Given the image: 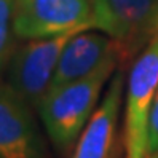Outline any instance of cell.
Returning <instances> with one entry per match:
<instances>
[{
    "label": "cell",
    "instance_id": "obj_11",
    "mask_svg": "<svg viewBox=\"0 0 158 158\" xmlns=\"http://www.w3.org/2000/svg\"><path fill=\"white\" fill-rule=\"evenodd\" d=\"M158 34V6H156V13L153 18V24H152V35Z\"/></svg>",
    "mask_w": 158,
    "mask_h": 158
},
{
    "label": "cell",
    "instance_id": "obj_12",
    "mask_svg": "<svg viewBox=\"0 0 158 158\" xmlns=\"http://www.w3.org/2000/svg\"><path fill=\"white\" fill-rule=\"evenodd\" d=\"M145 158H158V152H152V153H147Z\"/></svg>",
    "mask_w": 158,
    "mask_h": 158
},
{
    "label": "cell",
    "instance_id": "obj_3",
    "mask_svg": "<svg viewBox=\"0 0 158 158\" xmlns=\"http://www.w3.org/2000/svg\"><path fill=\"white\" fill-rule=\"evenodd\" d=\"M75 34L26 40L15 46L5 69V83L34 110L39 109L42 99L50 91L61 53Z\"/></svg>",
    "mask_w": 158,
    "mask_h": 158
},
{
    "label": "cell",
    "instance_id": "obj_10",
    "mask_svg": "<svg viewBox=\"0 0 158 158\" xmlns=\"http://www.w3.org/2000/svg\"><path fill=\"white\" fill-rule=\"evenodd\" d=\"M158 152V91L153 101L150 122H148V153Z\"/></svg>",
    "mask_w": 158,
    "mask_h": 158
},
{
    "label": "cell",
    "instance_id": "obj_5",
    "mask_svg": "<svg viewBox=\"0 0 158 158\" xmlns=\"http://www.w3.org/2000/svg\"><path fill=\"white\" fill-rule=\"evenodd\" d=\"M93 29L114 39L123 61L141 53L152 37L158 0H91Z\"/></svg>",
    "mask_w": 158,
    "mask_h": 158
},
{
    "label": "cell",
    "instance_id": "obj_7",
    "mask_svg": "<svg viewBox=\"0 0 158 158\" xmlns=\"http://www.w3.org/2000/svg\"><path fill=\"white\" fill-rule=\"evenodd\" d=\"M120 62H125L123 53L114 39L104 32H77L61 53L50 89L81 80L107 64Z\"/></svg>",
    "mask_w": 158,
    "mask_h": 158
},
{
    "label": "cell",
    "instance_id": "obj_4",
    "mask_svg": "<svg viewBox=\"0 0 158 158\" xmlns=\"http://www.w3.org/2000/svg\"><path fill=\"white\" fill-rule=\"evenodd\" d=\"M13 29L21 40L93 29L91 0H13Z\"/></svg>",
    "mask_w": 158,
    "mask_h": 158
},
{
    "label": "cell",
    "instance_id": "obj_6",
    "mask_svg": "<svg viewBox=\"0 0 158 158\" xmlns=\"http://www.w3.org/2000/svg\"><path fill=\"white\" fill-rule=\"evenodd\" d=\"M0 158H50L34 109L0 83Z\"/></svg>",
    "mask_w": 158,
    "mask_h": 158
},
{
    "label": "cell",
    "instance_id": "obj_9",
    "mask_svg": "<svg viewBox=\"0 0 158 158\" xmlns=\"http://www.w3.org/2000/svg\"><path fill=\"white\" fill-rule=\"evenodd\" d=\"M13 37V0H0V77L15 50Z\"/></svg>",
    "mask_w": 158,
    "mask_h": 158
},
{
    "label": "cell",
    "instance_id": "obj_8",
    "mask_svg": "<svg viewBox=\"0 0 158 158\" xmlns=\"http://www.w3.org/2000/svg\"><path fill=\"white\" fill-rule=\"evenodd\" d=\"M125 93L122 72L112 77L98 109L81 131L70 158H114L118 117Z\"/></svg>",
    "mask_w": 158,
    "mask_h": 158
},
{
    "label": "cell",
    "instance_id": "obj_2",
    "mask_svg": "<svg viewBox=\"0 0 158 158\" xmlns=\"http://www.w3.org/2000/svg\"><path fill=\"white\" fill-rule=\"evenodd\" d=\"M158 91V34L152 35L136 56L128 75L125 99V158L148 153V122Z\"/></svg>",
    "mask_w": 158,
    "mask_h": 158
},
{
    "label": "cell",
    "instance_id": "obj_1",
    "mask_svg": "<svg viewBox=\"0 0 158 158\" xmlns=\"http://www.w3.org/2000/svg\"><path fill=\"white\" fill-rule=\"evenodd\" d=\"M118 64H107L91 75L53 88L42 99L37 114L51 144L59 152H69L98 109L102 88Z\"/></svg>",
    "mask_w": 158,
    "mask_h": 158
}]
</instances>
